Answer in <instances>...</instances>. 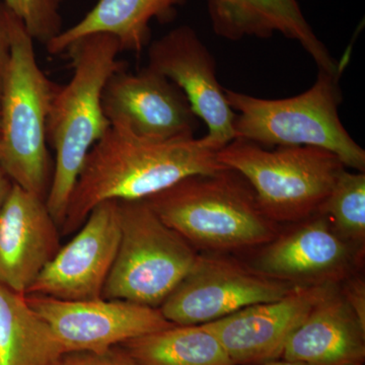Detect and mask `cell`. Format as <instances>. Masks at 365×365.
I'll use <instances>...</instances> for the list:
<instances>
[{
    "mask_svg": "<svg viewBox=\"0 0 365 365\" xmlns=\"http://www.w3.org/2000/svg\"><path fill=\"white\" fill-rule=\"evenodd\" d=\"M338 287H297L282 299L244 307L204 325L235 365L274 361L281 359L287 340L309 312Z\"/></svg>",
    "mask_w": 365,
    "mask_h": 365,
    "instance_id": "obj_14",
    "label": "cell"
},
{
    "mask_svg": "<svg viewBox=\"0 0 365 365\" xmlns=\"http://www.w3.org/2000/svg\"><path fill=\"white\" fill-rule=\"evenodd\" d=\"M66 354L26 295L0 284V365H60Z\"/></svg>",
    "mask_w": 365,
    "mask_h": 365,
    "instance_id": "obj_19",
    "label": "cell"
},
{
    "mask_svg": "<svg viewBox=\"0 0 365 365\" xmlns=\"http://www.w3.org/2000/svg\"><path fill=\"white\" fill-rule=\"evenodd\" d=\"M306 365H364L365 328L335 288L292 333L281 359Z\"/></svg>",
    "mask_w": 365,
    "mask_h": 365,
    "instance_id": "obj_17",
    "label": "cell"
},
{
    "mask_svg": "<svg viewBox=\"0 0 365 365\" xmlns=\"http://www.w3.org/2000/svg\"><path fill=\"white\" fill-rule=\"evenodd\" d=\"M122 345L139 365H235L204 324L172 326Z\"/></svg>",
    "mask_w": 365,
    "mask_h": 365,
    "instance_id": "obj_20",
    "label": "cell"
},
{
    "mask_svg": "<svg viewBox=\"0 0 365 365\" xmlns=\"http://www.w3.org/2000/svg\"><path fill=\"white\" fill-rule=\"evenodd\" d=\"M14 182L9 179V176L6 174L1 165H0V210H1L2 205L6 201Z\"/></svg>",
    "mask_w": 365,
    "mask_h": 365,
    "instance_id": "obj_26",
    "label": "cell"
},
{
    "mask_svg": "<svg viewBox=\"0 0 365 365\" xmlns=\"http://www.w3.org/2000/svg\"><path fill=\"white\" fill-rule=\"evenodd\" d=\"M6 16L11 60L0 98V165L14 184L46 200L53 173L47 120L60 86L41 69L23 21L6 6Z\"/></svg>",
    "mask_w": 365,
    "mask_h": 365,
    "instance_id": "obj_4",
    "label": "cell"
},
{
    "mask_svg": "<svg viewBox=\"0 0 365 365\" xmlns=\"http://www.w3.org/2000/svg\"><path fill=\"white\" fill-rule=\"evenodd\" d=\"M247 365H306V364H295V362H288V361H285V360L278 359V360H274V361L266 362V364H247Z\"/></svg>",
    "mask_w": 365,
    "mask_h": 365,
    "instance_id": "obj_27",
    "label": "cell"
},
{
    "mask_svg": "<svg viewBox=\"0 0 365 365\" xmlns=\"http://www.w3.org/2000/svg\"><path fill=\"white\" fill-rule=\"evenodd\" d=\"M120 235L117 201L98 204L71 241L61 246L26 294L71 302L102 299L116 259Z\"/></svg>",
    "mask_w": 365,
    "mask_h": 365,
    "instance_id": "obj_11",
    "label": "cell"
},
{
    "mask_svg": "<svg viewBox=\"0 0 365 365\" xmlns=\"http://www.w3.org/2000/svg\"><path fill=\"white\" fill-rule=\"evenodd\" d=\"M119 53L116 38L108 34L88 36L66 53L73 73L55 93L47 120L48 144L55 158L46 204L60 227L88 153L111 126L102 97L109 78L126 67L118 59Z\"/></svg>",
    "mask_w": 365,
    "mask_h": 365,
    "instance_id": "obj_2",
    "label": "cell"
},
{
    "mask_svg": "<svg viewBox=\"0 0 365 365\" xmlns=\"http://www.w3.org/2000/svg\"><path fill=\"white\" fill-rule=\"evenodd\" d=\"M11 60V38L6 23V6L0 0V98Z\"/></svg>",
    "mask_w": 365,
    "mask_h": 365,
    "instance_id": "obj_25",
    "label": "cell"
},
{
    "mask_svg": "<svg viewBox=\"0 0 365 365\" xmlns=\"http://www.w3.org/2000/svg\"><path fill=\"white\" fill-rule=\"evenodd\" d=\"M317 213L325 216L344 241L364 252V172H349L345 168Z\"/></svg>",
    "mask_w": 365,
    "mask_h": 365,
    "instance_id": "obj_21",
    "label": "cell"
},
{
    "mask_svg": "<svg viewBox=\"0 0 365 365\" xmlns=\"http://www.w3.org/2000/svg\"><path fill=\"white\" fill-rule=\"evenodd\" d=\"M295 225L263 246L254 268L295 287L339 285L359 271L364 252L338 235L325 216L316 213Z\"/></svg>",
    "mask_w": 365,
    "mask_h": 365,
    "instance_id": "obj_13",
    "label": "cell"
},
{
    "mask_svg": "<svg viewBox=\"0 0 365 365\" xmlns=\"http://www.w3.org/2000/svg\"><path fill=\"white\" fill-rule=\"evenodd\" d=\"M144 200L197 251L223 254L257 248L280 232L249 182L230 169L185 178Z\"/></svg>",
    "mask_w": 365,
    "mask_h": 365,
    "instance_id": "obj_3",
    "label": "cell"
},
{
    "mask_svg": "<svg viewBox=\"0 0 365 365\" xmlns=\"http://www.w3.org/2000/svg\"><path fill=\"white\" fill-rule=\"evenodd\" d=\"M340 294L365 328V281L359 271L353 273L339 284Z\"/></svg>",
    "mask_w": 365,
    "mask_h": 365,
    "instance_id": "obj_24",
    "label": "cell"
},
{
    "mask_svg": "<svg viewBox=\"0 0 365 365\" xmlns=\"http://www.w3.org/2000/svg\"><path fill=\"white\" fill-rule=\"evenodd\" d=\"M117 203L119 248L102 297L160 307L200 253L168 227L145 200Z\"/></svg>",
    "mask_w": 365,
    "mask_h": 365,
    "instance_id": "obj_7",
    "label": "cell"
},
{
    "mask_svg": "<svg viewBox=\"0 0 365 365\" xmlns=\"http://www.w3.org/2000/svg\"><path fill=\"white\" fill-rule=\"evenodd\" d=\"M207 9L213 31L220 37L230 41L266 39L282 34L299 43L319 71L342 72L309 26L297 0H207Z\"/></svg>",
    "mask_w": 365,
    "mask_h": 365,
    "instance_id": "obj_16",
    "label": "cell"
},
{
    "mask_svg": "<svg viewBox=\"0 0 365 365\" xmlns=\"http://www.w3.org/2000/svg\"><path fill=\"white\" fill-rule=\"evenodd\" d=\"M45 199L13 184L0 210V284L26 295L61 248Z\"/></svg>",
    "mask_w": 365,
    "mask_h": 365,
    "instance_id": "obj_15",
    "label": "cell"
},
{
    "mask_svg": "<svg viewBox=\"0 0 365 365\" xmlns=\"http://www.w3.org/2000/svg\"><path fill=\"white\" fill-rule=\"evenodd\" d=\"M26 299L51 327L67 354H102L118 344L175 326L160 307L127 300L71 302L37 294H26Z\"/></svg>",
    "mask_w": 365,
    "mask_h": 365,
    "instance_id": "obj_9",
    "label": "cell"
},
{
    "mask_svg": "<svg viewBox=\"0 0 365 365\" xmlns=\"http://www.w3.org/2000/svg\"><path fill=\"white\" fill-rule=\"evenodd\" d=\"M202 138L153 140L110 126L91 148L73 191L61 235L76 232L98 204L144 200L185 178L227 169Z\"/></svg>",
    "mask_w": 365,
    "mask_h": 365,
    "instance_id": "obj_1",
    "label": "cell"
},
{
    "mask_svg": "<svg viewBox=\"0 0 365 365\" xmlns=\"http://www.w3.org/2000/svg\"><path fill=\"white\" fill-rule=\"evenodd\" d=\"M187 0H98L88 14L46 45L51 55L66 54L74 43L96 34L116 38L121 52H143L151 42V21L168 23Z\"/></svg>",
    "mask_w": 365,
    "mask_h": 365,
    "instance_id": "obj_18",
    "label": "cell"
},
{
    "mask_svg": "<svg viewBox=\"0 0 365 365\" xmlns=\"http://www.w3.org/2000/svg\"><path fill=\"white\" fill-rule=\"evenodd\" d=\"M103 110L112 126L153 140L195 137L198 118L174 83L150 67L115 72L106 83Z\"/></svg>",
    "mask_w": 365,
    "mask_h": 365,
    "instance_id": "obj_12",
    "label": "cell"
},
{
    "mask_svg": "<svg viewBox=\"0 0 365 365\" xmlns=\"http://www.w3.org/2000/svg\"><path fill=\"white\" fill-rule=\"evenodd\" d=\"M148 66L170 79L184 93L195 116L205 123L204 140L216 150L235 139L237 113L218 83L215 57L195 30L173 29L148 47Z\"/></svg>",
    "mask_w": 365,
    "mask_h": 365,
    "instance_id": "obj_10",
    "label": "cell"
},
{
    "mask_svg": "<svg viewBox=\"0 0 365 365\" xmlns=\"http://www.w3.org/2000/svg\"><path fill=\"white\" fill-rule=\"evenodd\" d=\"M295 287L232 257L199 254L193 267L160 309L174 325H201L244 307L282 299Z\"/></svg>",
    "mask_w": 365,
    "mask_h": 365,
    "instance_id": "obj_8",
    "label": "cell"
},
{
    "mask_svg": "<svg viewBox=\"0 0 365 365\" xmlns=\"http://www.w3.org/2000/svg\"><path fill=\"white\" fill-rule=\"evenodd\" d=\"M23 21L35 42L45 46L63 30L61 9L71 0H2Z\"/></svg>",
    "mask_w": 365,
    "mask_h": 365,
    "instance_id": "obj_22",
    "label": "cell"
},
{
    "mask_svg": "<svg viewBox=\"0 0 365 365\" xmlns=\"http://www.w3.org/2000/svg\"><path fill=\"white\" fill-rule=\"evenodd\" d=\"M60 365H139L125 350L112 348L109 351L68 353Z\"/></svg>",
    "mask_w": 365,
    "mask_h": 365,
    "instance_id": "obj_23",
    "label": "cell"
},
{
    "mask_svg": "<svg viewBox=\"0 0 365 365\" xmlns=\"http://www.w3.org/2000/svg\"><path fill=\"white\" fill-rule=\"evenodd\" d=\"M227 169L239 173L259 205L276 223H295L318 212L345 165L330 151L311 146L267 150L235 138L218 150Z\"/></svg>",
    "mask_w": 365,
    "mask_h": 365,
    "instance_id": "obj_6",
    "label": "cell"
},
{
    "mask_svg": "<svg viewBox=\"0 0 365 365\" xmlns=\"http://www.w3.org/2000/svg\"><path fill=\"white\" fill-rule=\"evenodd\" d=\"M341 74L319 71L313 86L300 95L267 100L225 88L237 114L235 138L263 146H311L330 151L346 168L364 172L365 151L343 126Z\"/></svg>",
    "mask_w": 365,
    "mask_h": 365,
    "instance_id": "obj_5",
    "label": "cell"
}]
</instances>
